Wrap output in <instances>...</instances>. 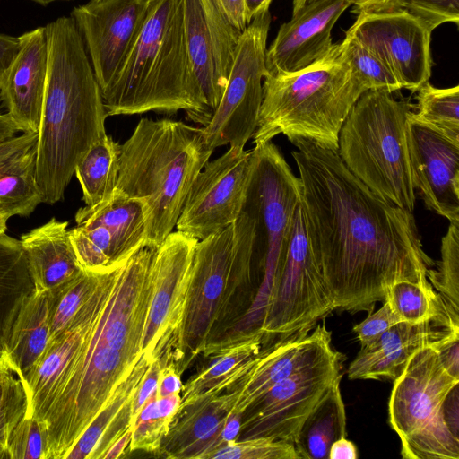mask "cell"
<instances>
[{"instance_id": "cell-1", "label": "cell", "mask_w": 459, "mask_h": 459, "mask_svg": "<svg viewBox=\"0 0 459 459\" xmlns=\"http://www.w3.org/2000/svg\"><path fill=\"white\" fill-rule=\"evenodd\" d=\"M306 232L335 310L373 311L396 281L432 287L433 261L412 212L389 204L355 177L337 150L291 141Z\"/></svg>"}, {"instance_id": "cell-2", "label": "cell", "mask_w": 459, "mask_h": 459, "mask_svg": "<svg viewBox=\"0 0 459 459\" xmlns=\"http://www.w3.org/2000/svg\"><path fill=\"white\" fill-rule=\"evenodd\" d=\"M155 251L145 246L122 265L100 273L97 309L88 333L33 416L44 434L46 459H66L142 358Z\"/></svg>"}, {"instance_id": "cell-3", "label": "cell", "mask_w": 459, "mask_h": 459, "mask_svg": "<svg viewBox=\"0 0 459 459\" xmlns=\"http://www.w3.org/2000/svg\"><path fill=\"white\" fill-rule=\"evenodd\" d=\"M48 61L36 142V178L43 203L60 201L77 163L106 135L100 85L74 20L62 16L45 26Z\"/></svg>"}, {"instance_id": "cell-4", "label": "cell", "mask_w": 459, "mask_h": 459, "mask_svg": "<svg viewBox=\"0 0 459 459\" xmlns=\"http://www.w3.org/2000/svg\"><path fill=\"white\" fill-rule=\"evenodd\" d=\"M101 94L108 117L185 110L188 119L208 125L187 53L183 0H152L137 38Z\"/></svg>"}, {"instance_id": "cell-5", "label": "cell", "mask_w": 459, "mask_h": 459, "mask_svg": "<svg viewBox=\"0 0 459 459\" xmlns=\"http://www.w3.org/2000/svg\"><path fill=\"white\" fill-rule=\"evenodd\" d=\"M213 149L203 127L171 119H141L121 144L117 190L143 204L146 246L172 232L196 176Z\"/></svg>"}, {"instance_id": "cell-6", "label": "cell", "mask_w": 459, "mask_h": 459, "mask_svg": "<svg viewBox=\"0 0 459 459\" xmlns=\"http://www.w3.org/2000/svg\"><path fill=\"white\" fill-rule=\"evenodd\" d=\"M257 279L252 219L244 203L237 220L221 231L198 240L194 251L186 306L166 362L181 375L194 359L233 320Z\"/></svg>"}, {"instance_id": "cell-7", "label": "cell", "mask_w": 459, "mask_h": 459, "mask_svg": "<svg viewBox=\"0 0 459 459\" xmlns=\"http://www.w3.org/2000/svg\"><path fill=\"white\" fill-rule=\"evenodd\" d=\"M364 91L341 43H333L302 69L265 75L253 143L260 145L283 134L290 142L309 140L337 150L341 128Z\"/></svg>"}, {"instance_id": "cell-8", "label": "cell", "mask_w": 459, "mask_h": 459, "mask_svg": "<svg viewBox=\"0 0 459 459\" xmlns=\"http://www.w3.org/2000/svg\"><path fill=\"white\" fill-rule=\"evenodd\" d=\"M411 108L388 91H364L341 128L337 149L347 169L371 191L409 212L416 201L406 135Z\"/></svg>"}, {"instance_id": "cell-9", "label": "cell", "mask_w": 459, "mask_h": 459, "mask_svg": "<svg viewBox=\"0 0 459 459\" xmlns=\"http://www.w3.org/2000/svg\"><path fill=\"white\" fill-rule=\"evenodd\" d=\"M459 378L442 364L437 349L424 347L393 381L389 424L401 442L404 459H458L459 438L444 416V402Z\"/></svg>"}, {"instance_id": "cell-10", "label": "cell", "mask_w": 459, "mask_h": 459, "mask_svg": "<svg viewBox=\"0 0 459 459\" xmlns=\"http://www.w3.org/2000/svg\"><path fill=\"white\" fill-rule=\"evenodd\" d=\"M333 310L335 306L314 256L299 203L261 327L263 343L269 342L271 345L309 333Z\"/></svg>"}, {"instance_id": "cell-11", "label": "cell", "mask_w": 459, "mask_h": 459, "mask_svg": "<svg viewBox=\"0 0 459 459\" xmlns=\"http://www.w3.org/2000/svg\"><path fill=\"white\" fill-rule=\"evenodd\" d=\"M269 9L258 13L242 31L223 95L210 122L203 126L214 150L244 148L257 126L263 100V80L267 74L266 43L271 24Z\"/></svg>"}, {"instance_id": "cell-12", "label": "cell", "mask_w": 459, "mask_h": 459, "mask_svg": "<svg viewBox=\"0 0 459 459\" xmlns=\"http://www.w3.org/2000/svg\"><path fill=\"white\" fill-rule=\"evenodd\" d=\"M344 359L334 351L272 386L243 411L238 440L266 437L294 444L307 417L342 374Z\"/></svg>"}, {"instance_id": "cell-13", "label": "cell", "mask_w": 459, "mask_h": 459, "mask_svg": "<svg viewBox=\"0 0 459 459\" xmlns=\"http://www.w3.org/2000/svg\"><path fill=\"white\" fill-rule=\"evenodd\" d=\"M253 168V150L230 146L207 161L194 180L176 223L178 231L204 239L238 217L245 203Z\"/></svg>"}, {"instance_id": "cell-14", "label": "cell", "mask_w": 459, "mask_h": 459, "mask_svg": "<svg viewBox=\"0 0 459 459\" xmlns=\"http://www.w3.org/2000/svg\"><path fill=\"white\" fill-rule=\"evenodd\" d=\"M71 241L81 267L105 273L125 264L146 246V215L143 204L123 193L93 210L80 208Z\"/></svg>"}, {"instance_id": "cell-15", "label": "cell", "mask_w": 459, "mask_h": 459, "mask_svg": "<svg viewBox=\"0 0 459 459\" xmlns=\"http://www.w3.org/2000/svg\"><path fill=\"white\" fill-rule=\"evenodd\" d=\"M392 71L403 89L417 91L431 76V31L403 8L359 13L346 31Z\"/></svg>"}, {"instance_id": "cell-16", "label": "cell", "mask_w": 459, "mask_h": 459, "mask_svg": "<svg viewBox=\"0 0 459 459\" xmlns=\"http://www.w3.org/2000/svg\"><path fill=\"white\" fill-rule=\"evenodd\" d=\"M197 241L178 230L156 248L152 295L143 342V352L152 359L168 352L181 322Z\"/></svg>"}, {"instance_id": "cell-17", "label": "cell", "mask_w": 459, "mask_h": 459, "mask_svg": "<svg viewBox=\"0 0 459 459\" xmlns=\"http://www.w3.org/2000/svg\"><path fill=\"white\" fill-rule=\"evenodd\" d=\"M152 0H90L71 13L83 39L101 92L137 38Z\"/></svg>"}, {"instance_id": "cell-18", "label": "cell", "mask_w": 459, "mask_h": 459, "mask_svg": "<svg viewBox=\"0 0 459 459\" xmlns=\"http://www.w3.org/2000/svg\"><path fill=\"white\" fill-rule=\"evenodd\" d=\"M186 44L211 117L225 91L242 31L232 26L213 0H183Z\"/></svg>"}, {"instance_id": "cell-19", "label": "cell", "mask_w": 459, "mask_h": 459, "mask_svg": "<svg viewBox=\"0 0 459 459\" xmlns=\"http://www.w3.org/2000/svg\"><path fill=\"white\" fill-rule=\"evenodd\" d=\"M406 135L411 178L425 206L459 222V140L411 112Z\"/></svg>"}, {"instance_id": "cell-20", "label": "cell", "mask_w": 459, "mask_h": 459, "mask_svg": "<svg viewBox=\"0 0 459 459\" xmlns=\"http://www.w3.org/2000/svg\"><path fill=\"white\" fill-rule=\"evenodd\" d=\"M351 4V0H307L266 49L267 74L298 71L327 54L333 28Z\"/></svg>"}, {"instance_id": "cell-21", "label": "cell", "mask_w": 459, "mask_h": 459, "mask_svg": "<svg viewBox=\"0 0 459 459\" xmlns=\"http://www.w3.org/2000/svg\"><path fill=\"white\" fill-rule=\"evenodd\" d=\"M455 334H459V322L451 318L419 324L399 322L360 347L348 368V377L394 381L416 351L428 346L437 348Z\"/></svg>"}, {"instance_id": "cell-22", "label": "cell", "mask_w": 459, "mask_h": 459, "mask_svg": "<svg viewBox=\"0 0 459 459\" xmlns=\"http://www.w3.org/2000/svg\"><path fill=\"white\" fill-rule=\"evenodd\" d=\"M334 351L332 333L325 325H316L309 333L267 346L255 355L252 367L238 383L234 411L243 413L251 403L275 384L321 361Z\"/></svg>"}, {"instance_id": "cell-23", "label": "cell", "mask_w": 459, "mask_h": 459, "mask_svg": "<svg viewBox=\"0 0 459 459\" xmlns=\"http://www.w3.org/2000/svg\"><path fill=\"white\" fill-rule=\"evenodd\" d=\"M20 39V49L0 82V100L22 133H38L48 73L46 29L38 27Z\"/></svg>"}, {"instance_id": "cell-24", "label": "cell", "mask_w": 459, "mask_h": 459, "mask_svg": "<svg viewBox=\"0 0 459 459\" xmlns=\"http://www.w3.org/2000/svg\"><path fill=\"white\" fill-rule=\"evenodd\" d=\"M237 400V386L195 399L178 411L158 452L171 459H209L222 446L221 433Z\"/></svg>"}, {"instance_id": "cell-25", "label": "cell", "mask_w": 459, "mask_h": 459, "mask_svg": "<svg viewBox=\"0 0 459 459\" xmlns=\"http://www.w3.org/2000/svg\"><path fill=\"white\" fill-rule=\"evenodd\" d=\"M36 291H50L83 269L76 257L68 222L55 217L21 236Z\"/></svg>"}, {"instance_id": "cell-26", "label": "cell", "mask_w": 459, "mask_h": 459, "mask_svg": "<svg viewBox=\"0 0 459 459\" xmlns=\"http://www.w3.org/2000/svg\"><path fill=\"white\" fill-rule=\"evenodd\" d=\"M97 283L68 327L49 341L41 357L21 379L29 400L28 416L33 417L39 411L80 349L96 313Z\"/></svg>"}, {"instance_id": "cell-27", "label": "cell", "mask_w": 459, "mask_h": 459, "mask_svg": "<svg viewBox=\"0 0 459 459\" xmlns=\"http://www.w3.org/2000/svg\"><path fill=\"white\" fill-rule=\"evenodd\" d=\"M154 359L143 353L66 455V459H102L108 448L132 425L134 397Z\"/></svg>"}, {"instance_id": "cell-28", "label": "cell", "mask_w": 459, "mask_h": 459, "mask_svg": "<svg viewBox=\"0 0 459 459\" xmlns=\"http://www.w3.org/2000/svg\"><path fill=\"white\" fill-rule=\"evenodd\" d=\"M50 339L48 291H34L20 306L4 343V361L20 379L33 368Z\"/></svg>"}, {"instance_id": "cell-29", "label": "cell", "mask_w": 459, "mask_h": 459, "mask_svg": "<svg viewBox=\"0 0 459 459\" xmlns=\"http://www.w3.org/2000/svg\"><path fill=\"white\" fill-rule=\"evenodd\" d=\"M262 344L259 334L210 354L211 361L183 385L179 410L201 395L221 394L236 386L252 367Z\"/></svg>"}, {"instance_id": "cell-30", "label": "cell", "mask_w": 459, "mask_h": 459, "mask_svg": "<svg viewBox=\"0 0 459 459\" xmlns=\"http://www.w3.org/2000/svg\"><path fill=\"white\" fill-rule=\"evenodd\" d=\"M341 374L303 422L294 446L298 459H328L332 444L347 437Z\"/></svg>"}, {"instance_id": "cell-31", "label": "cell", "mask_w": 459, "mask_h": 459, "mask_svg": "<svg viewBox=\"0 0 459 459\" xmlns=\"http://www.w3.org/2000/svg\"><path fill=\"white\" fill-rule=\"evenodd\" d=\"M120 152L121 144L106 134L77 163L74 175L82 190L85 209H96L113 196L118 179Z\"/></svg>"}, {"instance_id": "cell-32", "label": "cell", "mask_w": 459, "mask_h": 459, "mask_svg": "<svg viewBox=\"0 0 459 459\" xmlns=\"http://www.w3.org/2000/svg\"><path fill=\"white\" fill-rule=\"evenodd\" d=\"M34 291V283L20 239L6 233L1 235L0 331L4 343L20 306Z\"/></svg>"}, {"instance_id": "cell-33", "label": "cell", "mask_w": 459, "mask_h": 459, "mask_svg": "<svg viewBox=\"0 0 459 459\" xmlns=\"http://www.w3.org/2000/svg\"><path fill=\"white\" fill-rule=\"evenodd\" d=\"M43 203L36 178V144L0 171V215L29 216Z\"/></svg>"}, {"instance_id": "cell-34", "label": "cell", "mask_w": 459, "mask_h": 459, "mask_svg": "<svg viewBox=\"0 0 459 459\" xmlns=\"http://www.w3.org/2000/svg\"><path fill=\"white\" fill-rule=\"evenodd\" d=\"M180 403V394L160 397L157 389L145 402L131 427L130 451L158 452Z\"/></svg>"}, {"instance_id": "cell-35", "label": "cell", "mask_w": 459, "mask_h": 459, "mask_svg": "<svg viewBox=\"0 0 459 459\" xmlns=\"http://www.w3.org/2000/svg\"><path fill=\"white\" fill-rule=\"evenodd\" d=\"M385 301H387L403 322L419 324L439 318H451L459 322L449 313L432 287L418 282H394L389 288Z\"/></svg>"}, {"instance_id": "cell-36", "label": "cell", "mask_w": 459, "mask_h": 459, "mask_svg": "<svg viewBox=\"0 0 459 459\" xmlns=\"http://www.w3.org/2000/svg\"><path fill=\"white\" fill-rule=\"evenodd\" d=\"M440 253L436 269L429 268L427 278L449 313L459 319V222H450Z\"/></svg>"}, {"instance_id": "cell-37", "label": "cell", "mask_w": 459, "mask_h": 459, "mask_svg": "<svg viewBox=\"0 0 459 459\" xmlns=\"http://www.w3.org/2000/svg\"><path fill=\"white\" fill-rule=\"evenodd\" d=\"M100 273L82 270L62 286L48 291L50 340L57 337L70 325L86 302L97 283Z\"/></svg>"}, {"instance_id": "cell-38", "label": "cell", "mask_w": 459, "mask_h": 459, "mask_svg": "<svg viewBox=\"0 0 459 459\" xmlns=\"http://www.w3.org/2000/svg\"><path fill=\"white\" fill-rule=\"evenodd\" d=\"M340 43L354 76L366 91L380 90L393 93L403 89L387 65L354 36L346 32Z\"/></svg>"}, {"instance_id": "cell-39", "label": "cell", "mask_w": 459, "mask_h": 459, "mask_svg": "<svg viewBox=\"0 0 459 459\" xmlns=\"http://www.w3.org/2000/svg\"><path fill=\"white\" fill-rule=\"evenodd\" d=\"M417 91L415 115L459 140V86L436 88L427 82Z\"/></svg>"}, {"instance_id": "cell-40", "label": "cell", "mask_w": 459, "mask_h": 459, "mask_svg": "<svg viewBox=\"0 0 459 459\" xmlns=\"http://www.w3.org/2000/svg\"><path fill=\"white\" fill-rule=\"evenodd\" d=\"M29 414L25 386L8 367L0 379V445L7 449L15 427Z\"/></svg>"}, {"instance_id": "cell-41", "label": "cell", "mask_w": 459, "mask_h": 459, "mask_svg": "<svg viewBox=\"0 0 459 459\" xmlns=\"http://www.w3.org/2000/svg\"><path fill=\"white\" fill-rule=\"evenodd\" d=\"M209 459H298V455L291 443L255 437L229 442Z\"/></svg>"}, {"instance_id": "cell-42", "label": "cell", "mask_w": 459, "mask_h": 459, "mask_svg": "<svg viewBox=\"0 0 459 459\" xmlns=\"http://www.w3.org/2000/svg\"><path fill=\"white\" fill-rule=\"evenodd\" d=\"M10 459H45V438L39 421L26 416L13 429L7 446Z\"/></svg>"}, {"instance_id": "cell-43", "label": "cell", "mask_w": 459, "mask_h": 459, "mask_svg": "<svg viewBox=\"0 0 459 459\" xmlns=\"http://www.w3.org/2000/svg\"><path fill=\"white\" fill-rule=\"evenodd\" d=\"M401 6L431 32L443 23H459V0H402Z\"/></svg>"}, {"instance_id": "cell-44", "label": "cell", "mask_w": 459, "mask_h": 459, "mask_svg": "<svg viewBox=\"0 0 459 459\" xmlns=\"http://www.w3.org/2000/svg\"><path fill=\"white\" fill-rule=\"evenodd\" d=\"M399 322L403 321L387 301H384L380 309L375 313L371 312L366 319L355 325L352 331L356 334L360 347H363Z\"/></svg>"}, {"instance_id": "cell-45", "label": "cell", "mask_w": 459, "mask_h": 459, "mask_svg": "<svg viewBox=\"0 0 459 459\" xmlns=\"http://www.w3.org/2000/svg\"><path fill=\"white\" fill-rule=\"evenodd\" d=\"M162 361L160 359L155 358L151 363L144 378L141 382L133 401L132 425L145 402L157 391Z\"/></svg>"}, {"instance_id": "cell-46", "label": "cell", "mask_w": 459, "mask_h": 459, "mask_svg": "<svg viewBox=\"0 0 459 459\" xmlns=\"http://www.w3.org/2000/svg\"><path fill=\"white\" fill-rule=\"evenodd\" d=\"M38 133H22L0 143V171L16 157L36 144Z\"/></svg>"}, {"instance_id": "cell-47", "label": "cell", "mask_w": 459, "mask_h": 459, "mask_svg": "<svg viewBox=\"0 0 459 459\" xmlns=\"http://www.w3.org/2000/svg\"><path fill=\"white\" fill-rule=\"evenodd\" d=\"M213 2L237 30L243 31L248 25L245 0H213Z\"/></svg>"}, {"instance_id": "cell-48", "label": "cell", "mask_w": 459, "mask_h": 459, "mask_svg": "<svg viewBox=\"0 0 459 459\" xmlns=\"http://www.w3.org/2000/svg\"><path fill=\"white\" fill-rule=\"evenodd\" d=\"M436 349L446 370L459 378V334L453 335Z\"/></svg>"}, {"instance_id": "cell-49", "label": "cell", "mask_w": 459, "mask_h": 459, "mask_svg": "<svg viewBox=\"0 0 459 459\" xmlns=\"http://www.w3.org/2000/svg\"><path fill=\"white\" fill-rule=\"evenodd\" d=\"M175 365L172 362L162 365L158 384V394L166 397L180 394L183 384Z\"/></svg>"}, {"instance_id": "cell-50", "label": "cell", "mask_w": 459, "mask_h": 459, "mask_svg": "<svg viewBox=\"0 0 459 459\" xmlns=\"http://www.w3.org/2000/svg\"><path fill=\"white\" fill-rule=\"evenodd\" d=\"M20 46V36L0 34V82L16 56Z\"/></svg>"}, {"instance_id": "cell-51", "label": "cell", "mask_w": 459, "mask_h": 459, "mask_svg": "<svg viewBox=\"0 0 459 459\" xmlns=\"http://www.w3.org/2000/svg\"><path fill=\"white\" fill-rule=\"evenodd\" d=\"M444 416L447 426L455 437L459 438V386L456 385L445 399Z\"/></svg>"}, {"instance_id": "cell-52", "label": "cell", "mask_w": 459, "mask_h": 459, "mask_svg": "<svg viewBox=\"0 0 459 459\" xmlns=\"http://www.w3.org/2000/svg\"><path fill=\"white\" fill-rule=\"evenodd\" d=\"M353 13H380L402 8V0H351Z\"/></svg>"}, {"instance_id": "cell-53", "label": "cell", "mask_w": 459, "mask_h": 459, "mask_svg": "<svg viewBox=\"0 0 459 459\" xmlns=\"http://www.w3.org/2000/svg\"><path fill=\"white\" fill-rule=\"evenodd\" d=\"M358 451L355 445L346 437L334 441L329 450L328 459H357Z\"/></svg>"}, {"instance_id": "cell-54", "label": "cell", "mask_w": 459, "mask_h": 459, "mask_svg": "<svg viewBox=\"0 0 459 459\" xmlns=\"http://www.w3.org/2000/svg\"><path fill=\"white\" fill-rule=\"evenodd\" d=\"M132 437V428H128L114 443L108 448L102 459H115L120 457L127 446H129Z\"/></svg>"}, {"instance_id": "cell-55", "label": "cell", "mask_w": 459, "mask_h": 459, "mask_svg": "<svg viewBox=\"0 0 459 459\" xmlns=\"http://www.w3.org/2000/svg\"><path fill=\"white\" fill-rule=\"evenodd\" d=\"M22 133L17 124L6 114L0 113V143L13 138Z\"/></svg>"}, {"instance_id": "cell-56", "label": "cell", "mask_w": 459, "mask_h": 459, "mask_svg": "<svg viewBox=\"0 0 459 459\" xmlns=\"http://www.w3.org/2000/svg\"><path fill=\"white\" fill-rule=\"evenodd\" d=\"M273 0H245L248 24L261 11L269 9Z\"/></svg>"}, {"instance_id": "cell-57", "label": "cell", "mask_w": 459, "mask_h": 459, "mask_svg": "<svg viewBox=\"0 0 459 459\" xmlns=\"http://www.w3.org/2000/svg\"><path fill=\"white\" fill-rule=\"evenodd\" d=\"M307 0H293L292 2V13H295L299 9H300Z\"/></svg>"}, {"instance_id": "cell-58", "label": "cell", "mask_w": 459, "mask_h": 459, "mask_svg": "<svg viewBox=\"0 0 459 459\" xmlns=\"http://www.w3.org/2000/svg\"><path fill=\"white\" fill-rule=\"evenodd\" d=\"M7 221L8 220L0 215V236L5 234L7 230Z\"/></svg>"}, {"instance_id": "cell-59", "label": "cell", "mask_w": 459, "mask_h": 459, "mask_svg": "<svg viewBox=\"0 0 459 459\" xmlns=\"http://www.w3.org/2000/svg\"><path fill=\"white\" fill-rule=\"evenodd\" d=\"M10 459L9 453L7 449L0 445V459Z\"/></svg>"}, {"instance_id": "cell-60", "label": "cell", "mask_w": 459, "mask_h": 459, "mask_svg": "<svg viewBox=\"0 0 459 459\" xmlns=\"http://www.w3.org/2000/svg\"><path fill=\"white\" fill-rule=\"evenodd\" d=\"M40 5H43V6H46L53 2H56V1H70V0H31Z\"/></svg>"}, {"instance_id": "cell-61", "label": "cell", "mask_w": 459, "mask_h": 459, "mask_svg": "<svg viewBox=\"0 0 459 459\" xmlns=\"http://www.w3.org/2000/svg\"><path fill=\"white\" fill-rule=\"evenodd\" d=\"M4 361V342L3 337L0 331V362Z\"/></svg>"}, {"instance_id": "cell-62", "label": "cell", "mask_w": 459, "mask_h": 459, "mask_svg": "<svg viewBox=\"0 0 459 459\" xmlns=\"http://www.w3.org/2000/svg\"><path fill=\"white\" fill-rule=\"evenodd\" d=\"M7 368H8V366L5 363V361H1L0 362V379L2 378V377L4 376V374Z\"/></svg>"}]
</instances>
